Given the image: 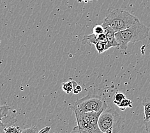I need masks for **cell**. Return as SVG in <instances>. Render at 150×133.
Segmentation results:
<instances>
[{"instance_id":"7c38bea8","label":"cell","mask_w":150,"mask_h":133,"mask_svg":"<svg viewBox=\"0 0 150 133\" xmlns=\"http://www.w3.org/2000/svg\"><path fill=\"white\" fill-rule=\"evenodd\" d=\"M10 107L7 105H0V119L6 117L8 114Z\"/></svg>"},{"instance_id":"8992f818","label":"cell","mask_w":150,"mask_h":133,"mask_svg":"<svg viewBox=\"0 0 150 133\" xmlns=\"http://www.w3.org/2000/svg\"><path fill=\"white\" fill-rule=\"evenodd\" d=\"M77 85V82L75 81H70L63 83L62 84V90L67 93H70L73 91L74 87Z\"/></svg>"},{"instance_id":"52a82bcc","label":"cell","mask_w":150,"mask_h":133,"mask_svg":"<svg viewBox=\"0 0 150 133\" xmlns=\"http://www.w3.org/2000/svg\"><path fill=\"white\" fill-rule=\"evenodd\" d=\"M132 103L133 102H132L131 100L125 98L124 100H123L121 102L117 104L116 106L118 107L121 110L124 111V110H125L127 108H132V107H133Z\"/></svg>"},{"instance_id":"3957f363","label":"cell","mask_w":150,"mask_h":133,"mask_svg":"<svg viewBox=\"0 0 150 133\" xmlns=\"http://www.w3.org/2000/svg\"><path fill=\"white\" fill-rule=\"evenodd\" d=\"M123 120L117 111L108 106L99 117L98 124L103 133H118L122 128Z\"/></svg>"},{"instance_id":"ac0fdd59","label":"cell","mask_w":150,"mask_h":133,"mask_svg":"<svg viewBox=\"0 0 150 133\" xmlns=\"http://www.w3.org/2000/svg\"><path fill=\"white\" fill-rule=\"evenodd\" d=\"M50 130H51V127H45L39 131L38 133H49Z\"/></svg>"},{"instance_id":"277c9868","label":"cell","mask_w":150,"mask_h":133,"mask_svg":"<svg viewBox=\"0 0 150 133\" xmlns=\"http://www.w3.org/2000/svg\"><path fill=\"white\" fill-rule=\"evenodd\" d=\"M108 104L101 97L96 95L89 94L83 98L77 100L73 105L74 111L79 112H100L103 111L108 107Z\"/></svg>"},{"instance_id":"9c48e42d","label":"cell","mask_w":150,"mask_h":133,"mask_svg":"<svg viewBox=\"0 0 150 133\" xmlns=\"http://www.w3.org/2000/svg\"><path fill=\"white\" fill-rule=\"evenodd\" d=\"M143 106L144 112V121L145 122L150 120V100L143 102Z\"/></svg>"},{"instance_id":"8fae6325","label":"cell","mask_w":150,"mask_h":133,"mask_svg":"<svg viewBox=\"0 0 150 133\" xmlns=\"http://www.w3.org/2000/svg\"><path fill=\"white\" fill-rule=\"evenodd\" d=\"M96 51L99 54H101L107 51L106 42H97L95 44Z\"/></svg>"},{"instance_id":"9a60e30c","label":"cell","mask_w":150,"mask_h":133,"mask_svg":"<svg viewBox=\"0 0 150 133\" xmlns=\"http://www.w3.org/2000/svg\"><path fill=\"white\" fill-rule=\"evenodd\" d=\"M104 33V28L102 26V25H95L93 27V33L95 35H100Z\"/></svg>"},{"instance_id":"2e32d148","label":"cell","mask_w":150,"mask_h":133,"mask_svg":"<svg viewBox=\"0 0 150 133\" xmlns=\"http://www.w3.org/2000/svg\"><path fill=\"white\" fill-rule=\"evenodd\" d=\"M82 90H83V88H82L81 86L77 85L73 89L72 92L74 93V94H78V93H79L80 92H81Z\"/></svg>"},{"instance_id":"30bf717a","label":"cell","mask_w":150,"mask_h":133,"mask_svg":"<svg viewBox=\"0 0 150 133\" xmlns=\"http://www.w3.org/2000/svg\"><path fill=\"white\" fill-rule=\"evenodd\" d=\"M22 129L19 126L16 125H10L8 127H4L5 133H21Z\"/></svg>"},{"instance_id":"7402d4cb","label":"cell","mask_w":150,"mask_h":133,"mask_svg":"<svg viewBox=\"0 0 150 133\" xmlns=\"http://www.w3.org/2000/svg\"><path fill=\"white\" fill-rule=\"evenodd\" d=\"M78 1H81V0H78Z\"/></svg>"},{"instance_id":"6da1fadb","label":"cell","mask_w":150,"mask_h":133,"mask_svg":"<svg viewBox=\"0 0 150 133\" xmlns=\"http://www.w3.org/2000/svg\"><path fill=\"white\" fill-rule=\"evenodd\" d=\"M149 33V28L139 21L127 29L116 32L115 37L118 48L122 50H126L128 43L144 41L148 37Z\"/></svg>"},{"instance_id":"44dd1931","label":"cell","mask_w":150,"mask_h":133,"mask_svg":"<svg viewBox=\"0 0 150 133\" xmlns=\"http://www.w3.org/2000/svg\"><path fill=\"white\" fill-rule=\"evenodd\" d=\"M93 1V0H81L80 1H84L85 3H88V1Z\"/></svg>"},{"instance_id":"ffe728a7","label":"cell","mask_w":150,"mask_h":133,"mask_svg":"<svg viewBox=\"0 0 150 133\" xmlns=\"http://www.w3.org/2000/svg\"><path fill=\"white\" fill-rule=\"evenodd\" d=\"M6 126V125H5V124L3 123V121L1 119H0V128L2 127H5Z\"/></svg>"},{"instance_id":"ba28073f","label":"cell","mask_w":150,"mask_h":133,"mask_svg":"<svg viewBox=\"0 0 150 133\" xmlns=\"http://www.w3.org/2000/svg\"><path fill=\"white\" fill-rule=\"evenodd\" d=\"M84 44H95L97 42V35H95L93 33L90 35L84 36L83 40Z\"/></svg>"},{"instance_id":"7a4b0ae2","label":"cell","mask_w":150,"mask_h":133,"mask_svg":"<svg viewBox=\"0 0 150 133\" xmlns=\"http://www.w3.org/2000/svg\"><path fill=\"white\" fill-rule=\"evenodd\" d=\"M139 21L137 17L126 10L114 9L105 17L102 25L110 27L116 33L127 29Z\"/></svg>"},{"instance_id":"5b68a950","label":"cell","mask_w":150,"mask_h":133,"mask_svg":"<svg viewBox=\"0 0 150 133\" xmlns=\"http://www.w3.org/2000/svg\"><path fill=\"white\" fill-rule=\"evenodd\" d=\"M102 111L83 113L75 111L77 127L82 133H103L99 128L98 121Z\"/></svg>"},{"instance_id":"4fadbf2b","label":"cell","mask_w":150,"mask_h":133,"mask_svg":"<svg viewBox=\"0 0 150 133\" xmlns=\"http://www.w3.org/2000/svg\"><path fill=\"white\" fill-rule=\"evenodd\" d=\"M126 98L125 95L122 92H117L114 97V104L117 105V104L121 102L123 100Z\"/></svg>"},{"instance_id":"5bb4252c","label":"cell","mask_w":150,"mask_h":133,"mask_svg":"<svg viewBox=\"0 0 150 133\" xmlns=\"http://www.w3.org/2000/svg\"><path fill=\"white\" fill-rule=\"evenodd\" d=\"M38 129L36 126H32L29 128H26L22 129L21 133H38L39 132Z\"/></svg>"},{"instance_id":"d6986e66","label":"cell","mask_w":150,"mask_h":133,"mask_svg":"<svg viewBox=\"0 0 150 133\" xmlns=\"http://www.w3.org/2000/svg\"><path fill=\"white\" fill-rule=\"evenodd\" d=\"M70 133H82V132H81V131H80L79 128L77 126H76V127H74L73 130H72V131H71Z\"/></svg>"},{"instance_id":"e0dca14e","label":"cell","mask_w":150,"mask_h":133,"mask_svg":"<svg viewBox=\"0 0 150 133\" xmlns=\"http://www.w3.org/2000/svg\"><path fill=\"white\" fill-rule=\"evenodd\" d=\"M145 130L147 133H150V120L144 122Z\"/></svg>"}]
</instances>
